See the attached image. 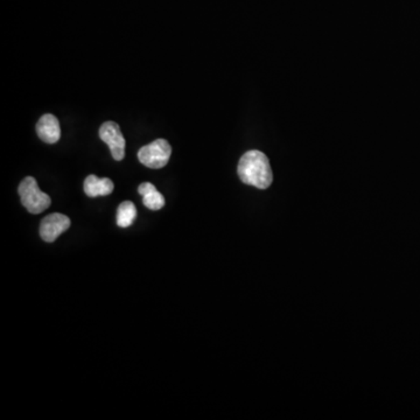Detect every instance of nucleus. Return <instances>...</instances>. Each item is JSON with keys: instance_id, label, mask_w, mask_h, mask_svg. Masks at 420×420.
Here are the masks:
<instances>
[{"instance_id": "nucleus-1", "label": "nucleus", "mask_w": 420, "mask_h": 420, "mask_svg": "<svg viewBox=\"0 0 420 420\" xmlns=\"http://www.w3.org/2000/svg\"><path fill=\"white\" fill-rule=\"evenodd\" d=\"M237 173L242 183L258 190H267L272 183V170L269 159L263 152L256 150L243 154L238 163Z\"/></svg>"}, {"instance_id": "nucleus-3", "label": "nucleus", "mask_w": 420, "mask_h": 420, "mask_svg": "<svg viewBox=\"0 0 420 420\" xmlns=\"http://www.w3.org/2000/svg\"><path fill=\"white\" fill-rule=\"evenodd\" d=\"M172 154V148L166 139H157L151 144L143 146L138 152V159L141 164L152 168L159 170L166 166Z\"/></svg>"}, {"instance_id": "nucleus-4", "label": "nucleus", "mask_w": 420, "mask_h": 420, "mask_svg": "<svg viewBox=\"0 0 420 420\" xmlns=\"http://www.w3.org/2000/svg\"><path fill=\"white\" fill-rule=\"evenodd\" d=\"M100 138L109 146L116 161L124 159L126 141L117 123H103L100 128Z\"/></svg>"}, {"instance_id": "nucleus-6", "label": "nucleus", "mask_w": 420, "mask_h": 420, "mask_svg": "<svg viewBox=\"0 0 420 420\" xmlns=\"http://www.w3.org/2000/svg\"><path fill=\"white\" fill-rule=\"evenodd\" d=\"M36 133L39 138L47 144H55L61 138V128L58 119L51 113H46L39 119L36 124Z\"/></svg>"}, {"instance_id": "nucleus-5", "label": "nucleus", "mask_w": 420, "mask_h": 420, "mask_svg": "<svg viewBox=\"0 0 420 420\" xmlns=\"http://www.w3.org/2000/svg\"><path fill=\"white\" fill-rule=\"evenodd\" d=\"M71 222L68 216L54 212L46 216L40 225V236L45 242H54L60 235L63 234L71 227Z\"/></svg>"}, {"instance_id": "nucleus-9", "label": "nucleus", "mask_w": 420, "mask_h": 420, "mask_svg": "<svg viewBox=\"0 0 420 420\" xmlns=\"http://www.w3.org/2000/svg\"><path fill=\"white\" fill-rule=\"evenodd\" d=\"M137 217V209L131 201L121 203L117 210V225L121 228H128Z\"/></svg>"}, {"instance_id": "nucleus-2", "label": "nucleus", "mask_w": 420, "mask_h": 420, "mask_svg": "<svg viewBox=\"0 0 420 420\" xmlns=\"http://www.w3.org/2000/svg\"><path fill=\"white\" fill-rule=\"evenodd\" d=\"M18 192L21 203L31 214H40L51 205V198L39 188L38 183L33 177L25 178L20 183Z\"/></svg>"}, {"instance_id": "nucleus-8", "label": "nucleus", "mask_w": 420, "mask_h": 420, "mask_svg": "<svg viewBox=\"0 0 420 420\" xmlns=\"http://www.w3.org/2000/svg\"><path fill=\"white\" fill-rule=\"evenodd\" d=\"M138 193L143 196V203L146 208L151 210H160L161 208H164V195L158 192L157 188L152 183H141L138 187Z\"/></svg>"}, {"instance_id": "nucleus-7", "label": "nucleus", "mask_w": 420, "mask_h": 420, "mask_svg": "<svg viewBox=\"0 0 420 420\" xmlns=\"http://www.w3.org/2000/svg\"><path fill=\"white\" fill-rule=\"evenodd\" d=\"M113 183L108 178L96 177L89 175L84 181V192L89 198H97V196L110 195L113 192Z\"/></svg>"}]
</instances>
